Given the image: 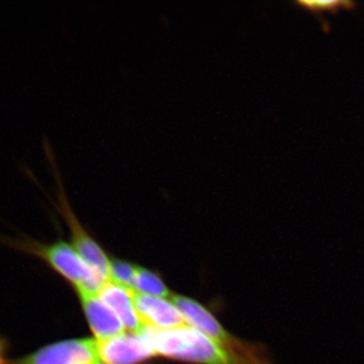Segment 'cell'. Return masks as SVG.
Returning a JSON list of instances; mask_svg holds the SVG:
<instances>
[{"mask_svg":"<svg viewBox=\"0 0 364 364\" xmlns=\"http://www.w3.org/2000/svg\"><path fill=\"white\" fill-rule=\"evenodd\" d=\"M138 267L139 265L133 264L130 261L114 258L111 259L109 280L119 286L133 289Z\"/></svg>","mask_w":364,"mask_h":364,"instance_id":"cell-11","label":"cell"},{"mask_svg":"<svg viewBox=\"0 0 364 364\" xmlns=\"http://www.w3.org/2000/svg\"><path fill=\"white\" fill-rule=\"evenodd\" d=\"M43 150L46 162L51 172L53 179L55 183V200L51 196L47 195V193L43 189L40 182L38 181L37 176L33 174L32 170L28 168L26 165H23L21 171L26 174L40 189L44 191L47 196L48 200L54 205L55 210L59 213L62 219L65 221L70 232L71 245L75 249L76 252L79 254L81 258L87 263L88 265L95 272L102 277V279L109 280V267H111V259L105 252L102 246L93 239V237L88 233L87 230L81 224L80 220L74 213L71 203L69 202L67 196L66 188L64 186L63 178H62L61 170H60L58 161H57L55 151L53 149L51 141L48 138L43 139Z\"/></svg>","mask_w":364,"mask_h":364,"instance_id":"cell-1","label":"cell"},{"mask_svg":"<svg viewBox=\"0 0 364 364\" xmlns=\"http://www.w3.org/2000/svg\"><path fill=\"white\" fill-rule=\"evenodd\" d=\"M133 296L139 317L147 327L172 330L188 325L171 299L138 294L134 291Z\"/></svg>","mask_w":364,"mask_h":364,"instance_id":"cell-7","label":"cell"},{"mask_svg":"<svg viewBox=\"0 0 364 364\" xmlns=\"http://www.w3.org/2000/svg\"><path fill=\"white\" fill-rule=\"evenodd\" d=\"M90 364H109V363H105V361L100 360H100L95 361V363H92Z\"/></svg>","mask_w":364,"mask_h":364,"instance_id":"cell-14","label":"cell"},{"mask_svg":"<svg viewBox=\"0 0 364 364\" xmlns=\"http://www.w3.org/2000/svg\"><path fill=\"white\" fill-rule=\"evenodd\" d=\"M9 359V343L0 336V364H11Z\"/></svg>","mask_w":364,"mask_h":364,"instance_id":"cell-13","label":"cell"},{"mask_svg":"<svg viewBox=\"0 0 364 364\" xmlns=\"http://www.w3.org/2000/svg\"><path fill=\"white\" fill-rule=\"evenodd\" d=\"M11 245L44 261L62 279L66 280L76 293L97 294L107 280L102 279L76 252L71 244L58 240L51 244L23 238L11 241Z\"/></svg>","mask_w":364,"mask_h":364,"instance_id":"cell-3","label":"cell"},{"mask_svg":"<svg viewBox=\"0 0 364 364\" xmlns=\"http://www.w3.org/2000/svg\"><path fill=\"white\" fill-rule=\"evenodd\" d=\"M97 294L102 301L116 313L123 323L127 332L142 331L145 325L143 324L136 312L133 289H127L114 284L111 280H107L100 287Z\"/></svg>","mask_w":364,"mask_h":364,"instance_id":"cell-9","label":"cell"},{"mask_svg":"<svg viewBox=\"0 0 364 364\" xmlns=\"http://www.w3.org/2000/svg\"><path fill=\"white\" fill-rule=\"evenodd\" d=\"M134 291L158 298H169L173 296L168 287L158 273L148 268L139 267L136 270Z\"/></svg>","mask_w":364,"mask_h":364,"instance_id":"cell-10","label":"cell"},{"mask_svg":"<svg viewBox=\"0 0 364 364\" xmlns=\"http://www.w3.org/2000/svg\"><path fill=\"white\" fill-rule=\"evenodd\" d=\"M301 9H306L311 13L321 16L324 13L336 14L341 9H351L355 6L353 2L350 1H337V0H331V1H312V0H304V1L296 2Z\"/></svg>","mask_w":364,"mask_h":364,"instance_id":"cell-12","label":"cell"},{"mask_svg":"<svg viewBox=\"0 0 364 364\" xmlns=\"http://www.w3.org/2000/svg\"><path fill=\"white\" fill-rule=\"evenodd\" d=\"M76 294L95 339H109L127 332L116 313L102 301L97 294L88 291H78Z\"/></svg>","mask_w":364,"mask_h":364,"instance_id":"cell-8","label":"cell"},{"mask_svg":"<svg viewBox=\"0 0 364 364\" xmlns=\"http://www.w3.org/2000/svg\"><path fill=\"white\" fill-rule=\"evenodd\" d=\"M170 299L183 315L186 324L200 330L242 360L249 364H272L265 345L245 341L227 331L214 314L196 299L176 294Z\"/></svg>","mask_w":364,"mask_h":364,"instance_id":"cell-4","label":"cell"},{"mask_svg":"<svg viewBox=\"0 0 364 364\" xmlns=\"http://www.w3.org/2000/svg\"><path fill=\"white\" fill-rule=\"evenodd\" d=\"M100 359L97 339L75 338L45 345L11 364H90Z\"/></svg>","mask_w":364,"mask_h":364,"instance_id":"cell-5","label":"cell"},{"mask_svg":"<svg viewBox=\"0 0 364 364\" xmlns=\"http://www.w3.org/2000/svg\"><path fill=\"white\" fill-rule=\"evenodd\" d=\"M145 329L156 358L186 364H249L191 326L172 330L146 326Z\"/></svg>","mask_w":364,"mask_h":364,"instance_id":"cell-2","label":"cell"},{"mask_svg":"<svg viewBox=\"0 0 364 364\" xmlns=\"http://www.w3.org/2000/svg\"><path fill=\"white\" fill-rule=\"evenodd\" d=\"M145 328L138 333L124 332L112 338L97 340L100 360L109 364H146L156 358Z\"/></svg>","mask_w":364,"mask_h":364,"instance_id":"cell-6","label":"cell"}]
</instances>
